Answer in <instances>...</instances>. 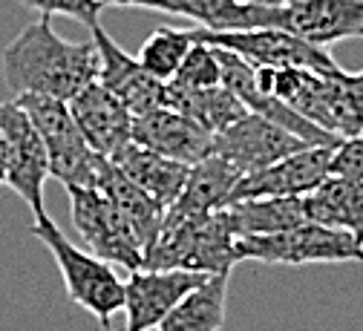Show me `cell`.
Returning <instances> with one entry per match:
<instances>
[{
	"label": "cell",
	"instance_id": "9",
	"mask_svg": "<svg viewBox=\"0 0 363 331\" xmlns=\"http://www.w3.org/2000/svg\"><path fill=\"white\" fill-rule=\"evenodd\" d=\"M191 40L228 50L245 58L254 67H294V69H311L320 75H332L340 69V64L323 50L303 38H294L283 29H188Z\"/></svg>",
	"mask_w": 363,
	"mask_h": 331
},
{
	"label": "cell",
	"instance_id": "18",
	"mask_svg": "<svg viewBox=\"0 0 363 331\" xmlns=\"http://www.w3.org/2000/svg\"><path fill=\"white\" fill-rule=\"evenodd\" d=\"M303 205L308 222L349 230L363 245V181L329 176L303 196Z\"/></svg>",
	"mask_w": 363,
	"mask_h": 331
},
{
	"label": "cell",
	"instance_id": "27",
	"mask_svg": "<svg viewBox=\"0 0 363 331\" xmlns=\"http://www.w3.org/2000/svg\"><path fill=\"white\" fill-rule=\"evenodd\" d=\"M21 6L38 12L40 18H69L81 26H99V15L104 9L101 0H21Z\"/></svg>",
	"mask_w": 363,
	"mask_h": 331
},
{
	"label": "cell",
	"instance_id": "14",
	"mask_svg": "<svg viewBox=\"0 0 363 331\" xmlns=\"http://www.w3.org/2000/svg\"><path fill=\"white\" fill-rule=\"evenodd\" d=\"M332 150L335 147H306V150L291 153L257 173L242 176L231 193V202L311 193L317 184L332 176Z\"/></svg>",
	"mask_w": 363,
	"mask_h": 331
},
{
	"label": "cell",
	"instance_id": "23",
	"mask_svg": "<svg viewBox=\"0 0 363 331\" xmlns=\"http://www.w3.org/2000/svg\"><path fill=\"white\" fill-rule=\"evenodd\" d=\"M96 187L130 219V225L135 228V233H139V240L145 242V251H147L150 242H153V236H156V230H159V225H162V219H164V211L167 208H162L159 202H153L142 191V187H135L110 159H104Z\"/></svg>",
	"mask_w": 363,
	"mask_h": 331
},
{
	"label": "cell",
	"instance_id": "25",
	"mask_svg": "<svg viewBox=\"0 0 363 331\" xmlns=\"http://www.w3.org/2000/svg\"><path fill=\"white\" fill-rule=\"evenodd\" d=\"M191 43L194 40H191V32L188 29L159 26V29H153L145 38V43H142L139 55H135V61H139L153 78H159V81L167 84L179 72L182 61H185V55L191 50Z\"/></svg>",
	"mask_w": 363,
	"mask_h": 331
},
{
	"label": "cell",
	"instance_id": "4",
	"mask_svg": "<svg viewBox=\"0 0 363 331\" xmlns=\"http://www.w3.org/2000/svg\"><path fill=\"white\" fill-rule=\"evenodd\" d=\"M29 233L47 245L52 259L58 262V271L67 286V297L84 311L99 317L104 328H110L113 314L124 308V279L113 271V265L99 259L96 254L78 248L47 213L35 216Z\"/></svg>",
	"mask_w": 363,
	"mask_h": 331
},
{
	"label": "cell",
	"instance_id": "30",
	"mask_svg": "<svg viewBox=\"0 0 363 331\" xmlns=\"http://www.w3.org/2000/svg\"><path fill=\"white\" fill-rule=\"evenodd\" d=\"M245 4H259V6H286V4H297V0H245Z\"/></svg>",
	"mask_w": 363,
	"mask_h": 331
},
{
	"label": "cell",
	"instance_id": "7",
	"mask_svg": "<svg viewBox=\"0 0 363 331\" xmlns=\"http://www.w3.org/2000/svg\"><path fill=\"white\" fill-rule=\"evenodd\" d=\"M237 262L254 259L265 265H314V262H363V245L349 230L326 228L317 222H303L297 228L240 236L234 242Z\"/></svg>",
	"mask_w": 363,
	"mask_h": 331
},
{
	"label": "cell",
	"instance_id": "20",
	"mask_svg": "<svg viewBox=\"0 0 363 331\" xmlns=\"http://www.w3.org/2000/svg\"><path fill=\"white\" fill-rule=\"evenodd\" d=\"M225 222L234 230V236H265L297 228L306 219L303 196H274V199H242L222 208Z\"/></svg>",
	"mask_w": 363,
	"mask_h": 331
},
{
	"label": "cell",
	"instance_id": "5",
	"mask_svg": "<svg viewBox=\"0 0 363 331\" xmlns=\"http://www.w3.org/2000/svg\"><path fill=\"white\" fill-rule=\"evenodd\" d=\"M35 124L50 159V179L64 187H96L104 156H99L81 135L67 101L47 96H18L12 99Z\"/></svg>",
	"mask_w": 363,
	"mask_h": 331
},
{
	"label": "cell",
	"instance_id": "24",
	"mask_svg": "<svg viewBox=\"0 0 363 331\" xmlns=\"http://www.w3.org/2000/svg\"><path fill=\"white\" fill-rule=\"evenodd\" d=\"M104 6L150 9L199 23V29H240L245 0H101Z\"/></svg>",
	"mask_w": 363,
	"mask_h": 331
},
{
	"label": "cell",
	"instance_id": "12",
	"mask_svg": "<svg viewBox=\"0 0 363 331\" xmlns=\"http://www.w3.org/2000/svg\"><path fill=\"white\" fill-rule=\"evenodd\" d=\"M306 147L308 145L303 138L286 133L283 127L257 113H245L231 127H225L222 133L213 135V156L225 159L240 176L257 173Z\"/></svg>",
	"mask_w": 363,
	"mask_h": 331
},
{
	"label": "cell",
	"instance_id": "2",
	"mask_svg": "<svg viewBox=\"0 0 363 331\" xmlns=\"http://www.w3.org/2000/svg\"><path fill=\"white\" fill-rule=\"evenodd\" d=\"M254 81L320 130L337 138L363 135V69L346 72L340 67L332 75H320L294 67H254Z\"/></svg>",
	"mask_w": 363,
	"mask_h": 331
},
{
	"label": "cell",
	"instance_id": "3",
	"mask_svg": "<svg viewBox=\"0 0 363 331\" xmlns=\"http://www.w3.org/2000/svg\"><path fill=\"white\" fill-rule=\"evenodd\" d=\"M237 236L225 222V213H191L170 205L145 251L142 268H182L202 274H231L237 265Z\"/></svg>",
	"mask_w": 363,
	"mask_h": 331
},
{
	"label": "cell",
	"instance_id": "13",
	"mask_svg": "<svg viewBox=\"0 0 363 331\" xmlns=\"http://www.w3.org/2000/svg\"><path fill=\"white\" fill-rule=\"evenodd\" d=\"M96 50H99V84L107 86L113 96L130 110V116H145L156 107H164L167 84L153 78L133 55H127L121 46L110 38V32L99 23L89 29Z\"/></svg>",
	"mask_w": 363,
	"mask_h": 331
},
{
	"label": "cell",
	"instance_id": "22",
	"mask_svg": "<svg viewBox=\"0 0 363 331\" xmlns=\"http://www.w3.org/2000/svg\"><path fill=\"white\" fill-rule=\"evenodd\" d=\"M231 274H211L162 322L159 331H222Z\"/></svg>",
	"mask_w": 363,
	"mask_h": 331
},
{
	"label": "cell",
	"instance_id": "6",
	"mask_svg": "<svg viewBox=\"0 0 363 331\" xmlns=\"http://www.w3.org/2000/svg\"><path fill=\"white\" fill-rule=\"evenodd\" d=\"M240 29H283L314 46L363 38V0H297L286 6L245 4Z\"/></svg>",
	"mask_w": 363,
	"mask_h": 331
},
{
	"label": "cell",
	"instance_id": "17",
	"mask_svg": "<svg viewBox=\"0 0 363 331\" xmlns=\"http://www.w3.org/2000/svg\"><path fill=\"white\" fill-rule=\"evenodd\" d=\"M110 162L162 208H170L179 199L185 179H188V170H191V164L159 156L142 145H135V141L124 145Z\"/></svg>",
	"mask_w": 363,
	"mask_h": 331
},
{
	"label": "cell",
	"instance_id": "1",
	"mask_svg": "<svg viewBox=\"0 0 363 331\" xmlns=\"http://www.w3.org/2000/svg\"><path fill=\"white\" fill-rule=\"evenodd\" d=\"M9 92L69 101L99 78V50L89 40H67L52 29V18L23 26L0 55Z\"/></svg>",
	"mask_w": 363,
	"mask_h": 331
},
{
	"label": "cell",
	"instance_id": "11",
	"mask_svg": "<svg viewBox=\"0 0 363 331\" xmlns=\"http://www.w3.org/2000/svg\"><path fill=\"white\" fill-rule=\"evenodd\" d=\"M211 274L182 268H135L124 279V314L127 331H153L159 322L199 288Z\"/></svg>",
	"mask_w": 363,
	"mask_h": 331
},
{
	"label": "cell",
	"instance_id": "16",
	"mask_svg": "<svg viewBox=\"0 0 363 331\" xmlns=\"http://www.w3.org/2000/svg\"><path fill=\"white\" fill-rule=\"evenodd\" d=\"M81 135L86 145L93 147L99 156L113 159L124 145L133 141V116L130 110L113 96L107 86L99 81L86 84L78 96L67 101Z\"/></svg>",
	"mask_w": 363,
	"mask_h": 331
},
{
	"label": "cell",
	"instance_id": "26",
	"mask_svg": "<svg viewBox=\"0 0 363 331\" xmlns=\"http://www.w3.org/2000/svg\"><path fill=\"white\" fill-rule=\"evenodd\" d=\"M179 86H194V89H205V86H216L222 84V61H219V50L208 43L194 40L191 50L182 61L179 72L170 78Z\"/></svg>",
	"mask_w": 363,
	"mask_h": 331
},
{
	"label": "cell",
	"instance_id": "28",
	"mask_svg": "<svg viewBox=\"0 0 363 331\" xmlns=\"http://www.w3.org/2000/svg\"><path fill=\"white\" fill-rule=\"evenodd\" d=\"M332 176L363 181V135L343 138L332 150Z\"/></svg>",
	"mask_w": 363,
	"mask_h": 331
},
{
	"label": "cell",
	"instance_id": "29",
	"mask_svg": "<svg viewBox=\"0 0 363 331\" xmlns=\"http://www.w3.org/2000/svg\"><path fill=\"white\" fill-rule=\"evenodd\" d=\"M6 181V138L4 130H0V184Z\"/></svg>",
	"mask_w": 363,
	"mask_h": 331
},
{
	"label": "cell",
	"instance_id": "31",
	"mask_svg": "<svg viewBox=\"0 0 363 331\" xmlns=\"http://www.w3.org/2000/svg\"><path fill=\"white\" fill-rule=\"evenodd\" d=\"M104 331H110V328H104Z\"/></svg>",
	"mask_w": 363,
	"mask_h": 331
},
{
	"label": "cell",
	"instance_id": "8",
	"mask_svg": "<svg viewBox=\"0 0 363 331\" xmlns=\"http://www.w3.org/2000/svg\"><path fill=\"white\" fill-rule=\"evenodd\" d=\"M69 213L81 242L110 265L135 271L145 265V242L130 219L99 191V187H67Z\"/></svg>",
	"mask_w": 363,
	"mask_h": 331
},
{
	"label": "cell",
	"instance_id": "21",
	"mask_svg": "<svg viewBox=\"0 0 363 331\" xmlns=\"http://www.w3.org/2000/svg\"><path fill=\"white\" fill-rule=\"evenodd\" d=\"M240 179L242 176L228 162L211 153L208 159L191 164L185 187H182V193L173 205L191 213H216L222 208H228Z\"/></svg>",
	"mask_w": 363,
	"mask_h": 331
},
{
	"label": "cell",
	"instance_id": "10",
	"mask_svg": "<svg viewBox=\"0 0 363 331\" xmlns=\"http://www.w3.org/2000/svg\"><path fill=\"white\" fill-rule=\"evenodd\" d=\"M0 130L6 138V187L29 205L32 216H43V187L50 179L47 147L29 121V116L15 104H0Z\"/></svg>",
	"mask_w": 363,
	"mask_h": 331
},
{
	"label": "cell",
	"instance_id": "19",
	"mask_svg": "<svg viewBox=\"0 0 363 331\" xmlns=\"http://www.w3.org/2000/svg\"><path fill=\"white\" fill-rule=\"evenodd\" d=\"M164 107H173L179 113H185L188 118H194L211 135L222 133L225 127H231L237 118H242L248 113L245 104L225 84L194 89V86H179V84L167 81Z\"/></svg>",
	"mask_w": 363,
	"mask_h": 331
},
{
	"label": "cell",
	"instance_id": "15",
	"mask_svg": "<svg viewBox=\"0 0 363 331\" xmlns=\"http://www.w3.org/2000/svg\"><path fill=\"white\" fill-rule=\"evenodd\" d=\"M133 141L182 164H196L213 153V135L173 107H156L135 116Z\"/></svg>",
	"mask_w": 363,
	"mask_h": 331
}]
</instances>
